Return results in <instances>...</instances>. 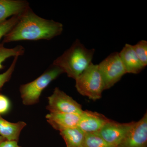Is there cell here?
<instances>
[{
  "mask_svg": "<svg viewBox=\"0 0 147 147\" xmlns=\"http://www.w3.org/2000/svg\"><path fill=\"white\" fill-rule=\"evenodd\" d=\"M47 121L53 128L60 131L78 127L80 115L72 113H52L46 115Z\"/></svg>",
  "mask_w": 147,
  "mask_h": 147,
  "instance_id": "30bf717a",
  "label": "cell"
},
{
  "mask_svg": "<svg viewBox=\"0 0 147 147\" xmlns=\"http://www.w3.org/2000/svg\"><path fill=\"white\" fill-rule=\"evenodd\" d=\"M98 66L104 83L105 90L113 86L127 74L118 52L110 54L98 64Z\"/></svg>",
  "mask_w": 147,
  "mask_h": 147,
  "instance_id": "5b68a950",
  "label": "cell"
},
{
  "mask_svg": "<svg viewBox=\"0 0 147 147\" xmlns=\"http://www.w3.org/2000/svg\"><path fill=\"white\" fill-rule=\"evenodd\" d=\"M133 50L138 57L143 63L147 65V41L142 40L134 45H131Z\"/></svg>",
  "mask_w": 147,
  "mask_h": 147,
  "instance_id": "e0dca14e",
  "label": "cell"
},
{
  "mask_svg": "<svg viewBox=\"0 0 147 147\" xmlns=\"http://www.w3.org/2000/svg\"><path fill=\"white\" fill-rule=\"evenodd\" d=\"M110 120L100 113L84 110L80 115L77 127L86 134H95L100 131Z\"/></svg>",
  "mask_w": 147,
  "mask_h": 147,
  "instance_id": "9c48e42d",
  "label": "cell"
},
{
  "mask_svg": "<svg viewBox=\"0 0 147 147\" xmlns=\"http://www.w3.org/2000/svg\"><path fill=\"white\" fill-rule=\"evenodd\" d=\"M67 147H85L86 134L78 127L60 131Z\"/></svg>",
  "mask_w": 147,
  "mask_h": 147,
  "instance_id": "5bb4252c",
  "label": "cell"
},
{
  "mask_svg": "<svg viewBox=\"0 0 147 147\" xmlns=\"http://www.w3.org/2000/svg\"><path fill=\"white\" fill-rule=\"evenodd\" d=\"M117 147H147V113L135 122L126 137Z\"/></svg>",
  "mask_w": 147,
  "mask_h": 147,
  "instance_id": "ba28073f",
  "label": "cell"
},
{
  "mask_svg": "<svg viewBox=\"0 0 147 147\" xmlns=\"http://www.w3.org/2000/svg\"><path fill=\"white\" fill-rule=\"evenodd\" d=\"M5 140H6V139H5L3 137H1V136H0V144H1V143L2 142H3V141H4Z\"/></svg>",
  "mask_w": 147,
  "mask_h": 147,
  "instance_id": "7402d4cb",
  "label": "cell"
},
{
  "mask_svg": "<svg viewBox=\"0 0 147 147\" xmlns=\"http://www.w3.org/2000/svg\"><path fill=\"white\" fill-rule=\"evenodd\" d=\"M47 98L48 104L46 109L50 112L80 115L84 111L81 104L58 87L55 88L53 94Z\"/></svg>",
  "mask_w": 147,
  "mask_h": 147,
  "instance_id": "8992f818",
  "label": "cell"
},
{
  "mask_svg": "<svg viewBox=\"0 0 147 147\" xmlns=\"http://www.w3.org/2000/svg\"><path fill=\"white\" fill-rule=\"evenodd\" d=\"M26 125L24 121L10 122L0 115V136L6 140L18 142L21 131Z\"/></svg>",
  "mask_w": 147,
  "mask_h": 147,
  "instance_id": "4fadbf2b",
  "label": "cell"
},
{
  "mask_svg": "<svg viewBox=\"0 0 147 147\" xmlns=\"http://www.w3.org/2000/svg\"><path fill=\"white\" fill-rule=\"evenodd\" d=\"M119 54L127 74H137L146 67L136 55L131 45L125 44Z\"/></svg>",
  "mask_w": 147,
  "mask_h": 147,
  "instance_id": "7c38bea8",
  "label": "cell"
},
{
  "mask_svg": "<svg viewBox=\"0 0 147 147\" xmlns=\"http://www.w3.org/2000/svg\"><path fill=\"white\" fill-rule=\"evenodd\" d=\"M75 81V88L80 94L94 101L102 97L105 89L98 65L91 63Z\"/></svg>",
  "mask_w": 147,
  "mask_h": 147,
  "instance_id": "277c9868",
  "label": "cell"
},
{
  "mask_svg": "<svg viewBox=\"0 0 147 147\" xmlns=\"http://www.w3.org/2000/svg\"><path fill=\"white\" fill-rule=\"evenodd\" d=\"M85 147H117L94 134H86Z\"/></svg>",
  "mask_w": 147,
  "mask_h": 147,
  "instance_id": "2e32d148",
  "label": "cell"
},
{
  "mask_svg": "<svg viewBox=\"0 0 147 147\" xmlns=\"http://www.w3.org/2000/svg\"><path fill=\"white\" fill-rule=\"evenodd\" d=\"M135 122L120 123L110 120L96 135L110 144L117 147L126 137L134 125Z\"/></svg>",
  "mask_w": 147,
  "mask_h": 147,
  "instance_id": "52a82bcc",
  "label": "cell"
},
{
  "mask_svg": "<svg viewBox=\"0 0 147 147\" xmlns=\"http://www.w3.org/2000/svg\"><path fill=\"white\" fill-rule=\"evenodd\" d=\"M0 147H22L19 146L18 142L13 140H5L3 141L1 144Z\"/></svg>",
  "mask_w": 147,
  "mask_h": 147,
  "instance_id": "44dd1931",
  "label": "cell"
},
{
  "mask_svg": "<svg viewBox=\"0 0 147 147\" xmlns=\"http://www.w3.org/2000/svg\"><path fill=\"white\" fill-rule=\"evenodd\" d=\"M30 7L25 0H0V23L9 17L21 15Z\"/></svg>",
  "mask_w": 147,
  "mask_h": 147,
  "instance_id": "8fae6325",
  "label": "cell"
},
{
  "mask_svg": "<svg viewBox=\"0 0 147 147\" xmlns=\"http://www.w3.org/2000/svg\"><path fill=\"white\" fill-rule=\"evenodd\" d=\"M94 52V49H87L76 39L53 64L60 67L68 77L75 80L92 63Z\"/></svg>",
  "mask_w": 147,
  "mask_h": 147,
  "instance_id": "7a4b0ae2",
  "label": "cell"
},
{
  "mask_svg": "<svg viewBox=\"0 0 147 147\" xmlns=\"http://www.w3.org/2000/svg\"><path fill=\"white\" fill-rule=\"evenodd\" d=\"M63 73L64 71L60 67L52 64L50 67L36 79L21 85L19 91L23 104L31 105L38 103L43 90Z\"/></svg>",
  "mask_w": 147,
  "mask_h": 147,
  "instance_id": "3957f363",
  "label": "cell"
},
{
  "mask_svg": "<svg viewBox=\"0 0 147 147\" xmlns=\"http://www.w3.org/2000/svg\"><path fill=\"white\" fill-rule=\"evenodd\" d=\"M21 15L12 16L0 23V40L7 34L14 26L19 20Z\"/></svg>",
  "mask_w": 147,
  "mask_h": 147,
  "instance_id": "ac0fdd59",
  "label": "cell"
},
{
  "mask_svg": "<svg viewBox=\"0 0 147 147\" xmlns=\"http://www.w3.org/2000/svg\"><path fill=\"white\" fill-rule=\"evenodd\" d=\"M18 58V57H14L12 63L8 69L5 72L0 74V89L6 83L10 80L15 69Z\"/></svg>",
  "mask_w": 147,
  "mask_h": 147,
  "instance_id": "d6986e66",
  "label": "cell"
},
{
  "mask_svg": "<svg viewBox=\"0 0 147 147\" xmlns=\"http://www.w3.org/2000/svg\"><path fill=\"white\" fill-rule=\"evenodd\" d=\"M25 52V48L22 45H17L13 48H6L3 44H0V69L3 68V63L11 57L22 56Z\"/></svg>",
  "mask_w": 147,
  "mask_h": 147,
  "instance_id": "9a60e30c",
  "label": "cell"
},
{
  "mask_svg": "<svg viewBox=\"0 0 147 147\" xmlns=\"http://www.w3.org/2000/svg\"><path fill=\"white\" fill-rule=\"evenodd\" d=\"M10 102L8 98L0 94V115L6 114L10 110Z\"/></svg>",
  "mask_w": 147,
  "mask_h": 147,
  "instance_id": "ffe728a7",
  "label": "cell"
},
{
  "mask_svg": "<svg viewBox=\"0 0 147 147\" xmlns=\"http://www.w3.org/2000/svg\"><path fill=\"white\" fill-rule=\"evenodd\" d=\"M63 30L62 24L38 16L30 7L21 14L16 25L5 36L3 42L50 40L61 34Z\"/></svg>",
  "mask_w": 147,
  "mask_h": 147,
  "instance_id": "6da1fadb",
  "label": "cell"
}]
</instances>
